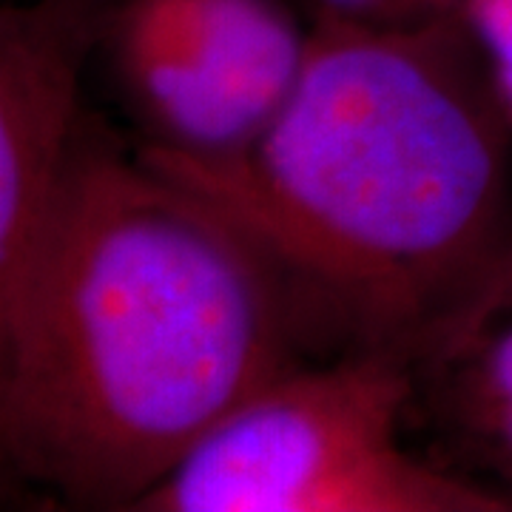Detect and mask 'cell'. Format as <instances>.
<instances>
[{"label": "cell", "mask_w": 512, "mask_h": 512, "mask_svg": "<svg viewBox=\"0 0 512 512\" xmlns=\"http://www.w3.org/2000/svg\"><path fill=\"white\" fill-rule=\"evenodd\" d=\"M464 15H319L288 100L214 160L140 157L239 225L350 353L421 362L512 293L510 100Z\"/></svg>", "instance_id": "cell-1"}, {"label": "cell", "mask_w": 512, "mask_h": 512, "mask_svg": "<svg viewBox=\"0 0 512 512\" xmlns=\"http://www.w3.org/2000/svg\"><path fill=\"white\" fill-rule=\"evenodd\" d=\"M325 336L239 225L86 128L18 305L0 316V439L66 501L137 510Z\"/></svg>", "instance_id": "cell-2"}, {"label": "cell", "mask_w": 512, "mask_h": 512, "mask_svg": "<svg viewBox=\"0 0 512 512\" xmlns=\"http://www.w3.org/2000/svg\"><path fill=\"white\" fill-rule=\"evenodd\" d=\"M413 362L359 350L305 365L214 427L140 512H501L510 495L399 444Z\"/></svg>", "instance_id": "cell-3"}, {"label": "cell", "mask_w": 512, "mask_h": 512, "mask_svg": "<svg viewBox=\"0 0 512 512\" xmlns=\"http://www.w3.org/2000/svg\"><path fill=\"white\" fill-rule=\"evenodd\" d=\"M106 40L148 143L197 160L248 146L308 55L282 0H117Z\"/></svg>", "instance_id": "cell-4"}, {"label": "cell", "mask_w": 512, "mask_h": 512, "mask_svg": "<svg viewBox=\"0 0 512 512\" xmlns=\"http://www.w3.org/2000/svg\"><path fill=\"white\" fill-rule=\"evenodd\" d=\"M117 0H18L0 15V316L32 274L80 134V77Z\"/></svg>", "instance_id": "cell-5"}, {"label": "cell", "mask_w": 512, "mask_h": 512, "mask_svg": "<svg viewBox=\"0 0 512 512\" xmlns=\"http://www.w3.org/2000/svg\"><path fill=\"white\" fill-rule=\"evenodd\" d=\"M467 0H319L322 15L365 23H416L458 15Z\"/></svg>", "instance_id": "cell-6"}, {"label": "cell", "mask_w": 512, "mask_h": 512, "mask_svg": "<svg viewBox=\"0 0 512 512\" xmlns=\"http://www.w3.org/2000/svg\"><path fill=\"white\" fill-rule=\"evenodd\" d=\"M487 384L498 407L512 404V330L504 333L487 356Z\"/></svg>", "instance_id": "cell-7"}, {"label": "cell", "mask_w": 512, "mask_h": 512, "mask_svg": "<svg viewBox=\"0 0 512 512\" xmlns=\"http://www.w3.org/2000/svg\"><path fill=\"white\" fill-rule=\"evenodd\" d=\"M498 410H501V433H504V439H507L512 450V404H504Z\"/></svg>", "instance_id": "cell-8"}]
</instances>
